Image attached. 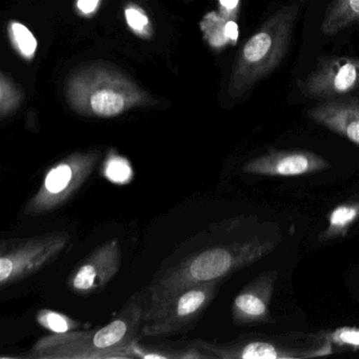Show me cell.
I'll use <instances>...</instances> for the list:
<instances>
[{
	"label": "cell",
	"instance_id": "1",
	"mask_svg": "<svg viewBox=\"0 0 359 359\" xmlns=\"http://www.w3.org/2000/svg\"><path fill=\"white\" fill-rule=\"evenodd\" d=\"M272 243L248 241L197 252L163 273L144 293V321L161 312L180 292L203 283L222 281L272 249Z\"/></svg>",
	"mask_w": 359,
	"mask_h": 359
},
{
	"label": "cell",
	"instance_id": "2",
	"mask_svg": "<svg viewBox=\"0 0 359 359\" xmlns=\"http://www.w3.org/2000/svg\"><path fill=\"white\" fill-rule=\"evenodd\" d=\"M144 323V298L134 294L107 325L90 331L52 333L35 342L27 358L118 359L123 346L138 340Z\"/></svg>",
	"mask_w": 359,
	"mask_h": 359
},
{
	"label": "cell",
	"instance_id": "3",
	"mask_svg": "<svg viewBox=\"0 0 359 359\" xmlns=\"http://www.w3.org/2000/svg\"><path fill=\"white\" fill-rule=\"evenodd\" d=\"M306 0H290L269 16L245 41L231 79V93L241 96L268 77L287 55Z\"/></svg>",
	"mask_w": 359,
	"mask_h": 359
},
{
	"label": "cell",
	"instance_id": "4",
	"mask_svg": "<svg viewBox=\"0 0 359 359\" xmlns=\"http://www.w3.org/2000/svg\"><path fill=\"white\" fill-rule=\"evenodd\" d=\"M70 233L53 231L0 243V287L24 280L56 259L68 247Z\"/></svg>",
	"mask_w": 359,
	"mask_h": 359
},
{
	"label": "cell",
	"instance_id": "5",
	"mask_svg": "<svg viewBox=\"0 0 359 359\" xmlns=\"http://www.w3.org/2000/svg\"><path fill=\"white\" fill-rule=\"evenodd\" d=\"M100 157L97 151L77 152L56 163L46 173L43 184L27 203L25 215H43L68 203L87 182Z\"/></svg>",
	"mask_w": 359,
	"mask_h": 359
},
{
	"label": "cell",
	"instance_id": "6",
	"mask_svg": "<svg viewBox=\"0 0 359 359\" xmlns=\"http://www.w3.org/2000/svg\"><path fill=\"white\" fill-rule=\"evenodd\" d=\"M220 283H203L180 292L161 312L144 321L142 335L163 337L188 331L213 302Z\"/></svg>",
	"mask_w": 359,
	"mask_h": 359
},
{
	"label": "cell",
	"instance_id": "7",
	"mask_svg": "<svg viewBox=\"0 0 359 359\" xmlns=\"http://www.w3.org/2000/svg\"><path fill=\"white\" fill-rule=\"evenodd\" d=\"M302 95L313 100H333L359 88V58L338 56L319 60L300 83Z\"/></svg>",
	"mask_w": 359,
	"mask_h": 359
},
{
	"label": "cell",
	"instance_id": "8",
	"mask_svg": "<svg viewBox=\"0 0 359 359\" xmlns=\"http://www.w3.org/2000/svg\"><path fill=\"white\" fill-rule=\"evenodd\" d=\"M121 266V243L118 239H111L96 248L77 266L69 278V287L81 295L97 293L114 278Z\"/></svg>",
	"mask_w": 359,
	"mask_h": 359
},
{
	"label": "cell",
	"instance_id": "9",
	"mask_svg": "<svg viewBox=\"0 0 359 359\" xmlns=\"http://www.w3.org/2000/svg\"><path fill=\"white\" fill-rule=\"evenodd\" d=\"M331 163L310 151L269 150L243 165V171L251 175L293 177L310 175L330 169Z\"/></svg>",
	"mask_w": 359,
	"mask_h": 359
},
{
	"label": "cell",
	"instance_id": "10",
	"mask_svg": "<svg viewBox=\"0 0 359 359\" xmlns=\"http://www.w3.org/2000/svg\"><path fill=\"white\" fill-rule=\"evenodd\" d=\"M276 278V271H268L241 291L232 304L235 323L243 325L272 323L270 302Z\"/></svg>",
	"mask_w": 359,
	"mask_h": 359
},
{
	"label": "cell",
	"instance_id": "11",
	"mask_svg": "<svg viewBox=\"0 0 359 359\" xmlns=\"http://www.w3.org/2000/svg\"><path fill=\"white\" fill-rule=\"evenodd\" d=\"M311 121L359 147V100L333 98L306 111Z\"/></svg>",
	"mask_w": 359,
	"mask_h": 359
},
{
	"label": "cell",
	"instance_id": "12",
	"mask_svg": "<svg viewBox=\"0 0 359 359\" xmlns=\"http://www.w3.org/2000/svg\"><path fill=\"white\" fill-rule=\"evenodd\" d=\"M193 346H196L207 358L220 359H285L297 358L299 354H293L287 350L279 348L270 342L249 341L236 344H220L207 340H194Z\"/></svg>",
	"mask_w": 359,
	"mask_h": 359
},
{
	"label": "cell",
	"instance_id": "13",
	"mask_svg": "<svg viewBox=\"0 0 359 359\" xmlns=\"http://www.w3.org/2000/svg\"><path fill=\"white\" fill-rule=\"evenodd\" d=\"M135 104V98H129L118 86L102 85L90 92L89 98L77 104L79 109L98 117H114L121 115Z\"/></svg>",
	"mask_w": 359,
	"mask_h": 359
},
{
	"label": "cell",
	"instance_id": "14",
	"mask_svg": "<svg viewBox=\"0 0 359 359\" xmlns=\"http://www.w3.org/2000/svg\"><path fill=\"white\" fill-rule=\"evenodd\" d=\"M205 359L207 356L192 342L184 346H142L138 340L123 346L119 352L118 359Z\"/></svg>",
	"mask_w": 359,
	"mask_h": 359
},
{
	"label": "cell",
	"instance_id": "15",
	"mask_svg": "<svg viewBox=\"0 0 359 359\" xmlns=\"http://www.w3.org/2000/svg\"><path fill=\"white\" fill-rule=\"evenodd\" d=\"M359 25V0H332L320 24L321 34L333 36Z\"/></svg>",
	"mask_w": 359,
	"mask_h": 359
},
{
	"label": "cell",
	"instance_id": "16",
	"mask_svg": "<svg viewBox=\"0 0 359 359\" xmlns=\"http://www.w3.org/2000/svg\"><path fill=\"white\" fill-rule=\"evenodd\" d=\"M359 219V201H348L332 210L327 217V226L318 236L319 241L344 237L351 226Z\"/></svg>",
	"mask_w": 359,
	"mask_h": 359
},
{
	"label": "cell",
	"instance_id": "17",
	"mask_svg": "<svg viewBox=\"0 0 359 359\" xmlns=\"http://www.w3.org/2000/svg\"><path fill=\"white\" fill-rule=\"evenodd\" d=\"M37 323L52 333H67L81 327L76 319L49 309H41L36 315Z\"/></svg>",
	"mask_w": 359,
	"mask_h": 359
},
{
	"label": "cell",
	"instance_id": "18",
	"mask_svg": "<svg viewBox=\"0 0 359 359\" xmlns=\"http://www.w3.org/2000/svg\"><path fill=\"white\" fill-rule=\"evenodd\" d=\"M11 32L18 51L25 57H32L37 48V41L34 35L31 33V31L26 26L20 24V22L12 24Z\"/></svg>",
	"mask_w": 359,
	"mask_h": 359
},
{
	"label": "cell",
	"instance_id": "19",
	"mask_svg": "<svg viewBox=\"0 0 359 359\" xmlns=\"http://www.w3.org/2000/svg\"><path fill=\"white\" fill-rule=\"evenodd\" d=\"M327 338L332 344L350 348L353 351H359V327L348 325L337 327L327 334Z\"/></svg>",
	"mask_w": 359,
	"mask_h": 359
},
{
	"label": "cell",
	"instance_id": "20",
	"mask_svg": "<svg viewBox=\"0 0 359 359\" xmlns=\"http://www.w3.org/2000/svg\"><path fill=\"white\" fill-rule=\"evenodd\" d=\"M126 20L130 28L135 32L144 33L149 28L148 18L137 8H129L126 10Z\"/></svg>",
	"mask_w": 359,
	"mask_h": 359
},
{
	"label": "cell",
	"instance_id": "21",
	"mask_svg": "<svg viewBox=\"0 0 359 359\" xmlns=\"http://www.w3.org/2000/svg\"><path fill=\"white\" fill-rule=\"evenodd\" d=\"M98 4H100V0H79L77 7L83 13L90 14L95 11Z\"/></svg>",
	"mask_w": 359,
	"mask_h": 359
},
{
	"label": "cell",
	"instance_id": "22",
	"mask_svg": "<svg viewBox=\"0 0 359 359\" xmlns=\"http://www.w3.org/2000/svg\"><path fill=\"white\" fill-rule=\"evenodd\" d=\"M226 34L228 39L236 41L238 39V26L234 20H229L226 24Z\"/></svg>",
	"mask_w": 359,
	"mask_h": 359
}]
</instances>
